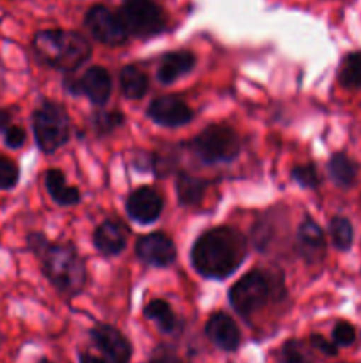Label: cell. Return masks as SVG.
Returning <instances> with one entry per match:
<instances>
[{"instance_id":"6da1fadb","label":"cell","mask_w":361,"mask_h":363,"mask_svg":"<svg viewBox=\"0 0 361 363\" xmlns=\"http://www.w3.org/2000/svg\"><path fill=\"white\" fill-rule=\"evenodd\" d=\"M246 240L230 227H218L202 234L191 250L193 268L205 279H227L246 257Z\"/></svg>"},{"instance_id":"7a4b0ae2","label":"cell","mask_w":361,"mask_h":363,"mask_svg":"<svg viewBox=\"0 0 361 363\" xmlns=\"http://www.w3.org/2000/svg\"><path fill=\"white\" fill-rule=\"evenodd\" d=\"M34 48L50 66L60 71H74L91 57V43L71 30H42L35 34Z\"/></svg>"},{"instance_id":"3957f363","label":"cell","mask_w":361,"mask_h":363,"mask_svg":"<svg viewBox=\"0 0 361 363\" xmlns=\"http://www.w3.org/2000/svg\"><path fill=\"white\" fill-rule=\"evenodd\" d=\"M50 282L62 294L74 296L85 286V266L69 245H46L39 254Z\"/></svg>"},{"instance_id":"277c9868","label":"cell","mask_w":361,"mask_h":363,"mask_svg":"<svg viewBox=\"0 0 361 363\" xmlns=\"http://www.w3.org/2000/svg\"><path fill=\"white\" fill-rule=\"evenodd\" d=\"M35 142L42 152H53L69 140V117L57 103H45L32 117Z\"/></svg>"},{"instance_id":"5b68a950","label":"cell","mask_w":361,"mask_h":363,"mask_svg":"<svg viewBox=\"0 0 361 363\" xmlns=\"http://www.w3.org/2000/svg\"><path fill=\"white\" fill-rule=\"evenodd\" d=\"M119 18L127 35L137 38H151L166 28L165 13L152 0H124Z\"/></svg>"},{"instance_id":"8992f818","label":"cell","mask_w":361,"mask_h":363,"mask_svg":"<svg viewBox=\"0 0 361 363\" xmlns=\"http://www.w3.org/2000/svg\"><path fill=\"white\" fill-rule=\"evenodd\" d=\"M273 294L271 282L262 272H250L230 289L229 300L234 311L243 318H250L260 311Z\"/></svg>"},{"instance_id":"52a82bcc","label":"cell","mask_w":361,"mask_h":363,"mask_svg":"<svg viewBox=\"0 0 361 363\" xmlns=\"http://www.w3.org/2000/svg\"><path fill=\"white\" fill-rule=\"evenodd\" d=\"M193 149L205 163L230 162L239 155V138L232 128L214 124L195 137Z\"/></svg>"},{"instance_id":"ba28073f","label":"cell","mask_w":361,"mask_h":363,"mask_svg":"<svg viewBox=\"0 0 361 363\" xmlns=\"http://www.w3.org/2000/svg\"><path fill=\"white\" fill-rule=\"evenodd\" d=\"M85 25L91 34L105 45H122L127 39V32L120 21L119 14L112 13L105 6H94L85 16Z\"/></svg>"},{"instance_id":"9c48e42d","label":"cell","mask_w":361,"mask_h":363,"mask_svg":"<svg viewBox=\"0 0 361 363\" xmlns=\"http://www.w3.org/2000/svg\"><path fill=\"white\" fill-rule=\"evenodd\" d=\"M149 117L159 126L177 128L193 119V110L177 96H159L149 106Z\"/></svg>"},{"instance_id":"30bf717a","label":"cell","mask_w":361,"mask_h":363,"mask_svg":"<svg viewBox=\"0 0 361 363\" xmlns=\"http://www.w3.org/2000/svg\"><path fill=\"white\" fill-rule=\"evenodd\" d=\"M91 335L110 363H130L133 350L130 340L119 330L110 325H98L92 328Z\"/></svg>"},{"instance_id":"8fae6325","label":"cell","mask_w":361,"mask_h":363,"mask_svg":"<svg viewBox=\"0 0 361 363\" xmlns=\"http://www.w3.org/2000/svg\"><path fill=\"white\" fill-rule=\"evenodd\" d=\"M137 255L147 264L163 268L172 264L176 259V245L166 234L152 233L138 240Z\"/></svg>"},{"instance_id":"7c38bea8","label":"cell","mask_w":361,"mask_h":363,"mask_svg":"<svg viewBox=\"0 0 361 363\" xmlns=\"http://www.w3.org/2000/svg\"><path fill=\"white\" fill-rule=\"evenodd\" d=\"M205 335L216 347L223 351H236L241 344V332L236 321L223 312H216L205 323Z\"/></svg>"},{"instance_id":"4fadbf2b","label":"cell","mask_w":361,"mask_h":363,"mask_svg":"<svg viewBox=\"0 0 361 363\" xmlns=\"http://www.w3.org/2000/svg\"><path fill=\"white\" fill-rule=\"evenodd\" d=\"M127 213L138 223H152L158 220L163 209V199L152 188H138L130 195L126 202Z\"/></svg>"},{"instance_id":"5bb4252c","label":"cell","mask_w":361,"mask_h":363,"mask_svg":"<svg viewBox=\"0 0 361 363\" xmlns=\"http://www.w3.org/2000/svg\"><path fill=\"white\" fill-rule=\"evenodd\" d=\"M78 92L87 96L96 105H105L112 92V78L110 73L101 66L88 67L84 77L78 80Z\"/></svg>"},{"instance_id":"9a60e30c","label":"cell","mask_w":361,"mask_h":363,"mask_svg":"<svg viewBox=\"0 0 361 363\" xmlns=\"http://www.w3.org/2000/svg\"><path fill=\"white\" fill-rule=\"evenodd\" d=\"M127 227L117 220H105L94 233V245L101 254L117 255L126 248Z\"/></svg>"},{"instance_id":"2e32d148","label":"cell","mask_w":361,"mask_h":363,"mask_svg":"<svg viewBox=\"0 0 361 363\" xmlns=\"http://www.w3.org/2000/svg\"><path fill=\"white\" fill-rule=\"evenodd\" d=\"M297 240H299L301 252L308 262L321 261V257L324 255L326 238L321 227L314 220L306 218L301 223L299 230H297Z\"/></svg>"},{"instance_id":"e0dca14e","label":"cell","mask_w":361,"mask_h":363,"mask_svg":"<svg viewBox=\"0 0 361 363\" xmlns=\"http://www.w3.org/2000/svg\"><path fill=\"white\" fill-rule=\"evenodd\" d=\"M195 62H197V59H195L193 53L190 52L166 53V55L163 57L161 64H159L158 80L166 85L173 84L177 78L190 73V71L195 67Z\"/></svg>"},{"instance_id":"ac0fdd59","label":"cell","mask_w":361,"mask_h":363,"mask_svg":"<svg viewBox=\"0 0 361 363\" xmlns=\"http://www.w3.org/2000/svg\"><path fill=\"white\" fill-rule=\"evenodd\" d=\"M45 183L50 195H52V199L57 204L74 206L80 202V191H78V188L67 186L66 179H64V174L60 170H48L45 177Z\"/></svg>"},{"instance_id":"d6986e66","label":"cell","mask_w":361,"mask_h":363,"mask_svg":"<svg viewBox=\"0 0 361 363\" xmlns=\"http://www.w3.org/2000/svg\"><path fill=\"white\" fill-rule=\"evenodd\" d=\"M328 170L331 179L335 181L338 186L349 188L356 183L360 167H357V163L354 162V160H350L347 155L336 152V155H333L331 160H329Z\"/></svg>"},{"instance_id":"ffe728a7","label":"cell","mask_w":361,"mask_h":363,"mask_svg":"<svg viewBox=\"0 0 361 363\" xmlns=\"http://www.w3.org/2000/svg\"><path fill=\"white\" fill-rule=\"evenodd\" d=\"M120 89L130 99L144 98L149 89V80L137 66H126L120 71Z\"/></svg>"},{"instance_id":"44dd1931","label":"cell","mask_w":361,"mask_h":363,"mask_svg":"<svg viewBox=\"0 0 361 363\" xmlns=\"http://www.w3.org/2000/svg\"><path fill=\"white\" fill-rule=\"evenodd\" d=\"M207 181L198 179L190 174H180L177 179V197L183 206H195L202 201Z\"/></svg>"},{"instance_id":"7402d4cb","label":"cell","mask_w":361,"mask_h":363,"mask_svg":"<svg viewBox=\"0 0 361 363\" xmlns=\"http://www.w3.org/2000/svg\"><path fill=\"white\" fill-rule=\"evenodd\" d=\"M145 318L154 321L159 326V330L165 333H170L176 330L177 319L170 305L163 300H152L151 303L145 307Z\"/></svg>"},{"instance_id":"603a6c76","label":"cell","mask_w":361,"mask_h":363,"mask_svg":"<svg viewBox=\"0 0 361 363\" xmlns=\"http://www.w3.org/2000/svg\"><path fill=\"white\" fill-rule=\"evenodd\" d=\"M329 234H331V241L336 250H350V247L354 243V227L349 218H345V216H335L331 220V223H329Z\"/></svg>"},{"instance_id":"cb8c5ba5","label":"cell","mask_w":361,"mask_h":363,"mask_svg":"<svg viewBox=\"0 0 361 363\" xmlns=\"http://www.w3.org/2000/svg\"><path fill=\"white\" fill-rule=\"evenodd\" d=\"M338 82L345 89L361 87V52H353L345 55L338 71Z\"/></svg>"},{"instance_id":"d4e9b609","label":"cell","mask_w":361,"mask_h":363,"mask_svg":"<svg viewBox=\"0 0 361 363\" xmlns=\"http://www.w3.org/2000/svg\"><path fill=\"white\" fill-rule=\"evenodd\" d=\"M280 362L282 363H315L310 351L306 350L301 340H287L280 351Z\"/></svg>"},{"instance_id":"484cf974","label":"cell","mask_w":361,"mask_h":363,"mask_svg":"<svg viewBox=\"0 0 361 363\" xmlns=\"http://www.w3.org/2000/svg\"><path fill=\"white\" fill-rule=\"evenodd\" d=\"M18 177H20V170L16 163L0 156V190H11L16 186Z\"/></svg>"},{"instance_id":"4316f807","label":"cell","mask_w":361,"mask_h":363,"mask_svg":"<svg viewBox=\"0 0 361 363\" xmlns=\"http://www.w3.org/2000/svg\"><path fill=\"white\" fill-rule=\"evenodd\" d=\"M333 342L338 347H349L356 342V328L350 323L340 321L333 328Z\"/></svg>"},{"instance_id":"83f0119b","label":"cell","mask_w":361,"mask_h":363,"mask_svg":"<svg viewBox=\"0 0 361 363\" xmlns=\"http://www.w3.org/2000/svg\"><path fill=\"white\" fill-rule=\"evenodd\" d=\"M124 123L122 113L119 112H101L94 117V128L99 135H106Z\"/></svg>"},{"instance_id":"f1b7e54d","label":"cell","mask_w":361,"mask_h":363,"mask_svg":"<svg viewBox=\"0 0 361 363\" xmlns=\"http://www.w3.org/2000/svg\"><path fill=\"white\" fill-rule=\"evenodd\" d=\"M292 179L304 188L319 186V174L314 165H299L292 170Z\"/></svg>"},{"instance_id":"f546056e","label":"cell","mask_w":361,"mask_h":363,"mask_svg":"<svg viewBox=\"0 0 361 363\" xmlns=\"http://www.w3.org/2000/svg\"><path fill=\"white\" fill-rule=\"evenodd\" d=\"M149 363H183L179 354L168 346H158L152 353L151 362Z\"/></svg>"},{"instance_id":"4dcf8cb0","label":"cell","mask_w":361,"mask_h":363,"mask_svg":"<svg viewBox=\"0 0 361 363\" xmlns=\"http://www.w3.org/2000/svg\"><path fill=\"white\" fill-rule=\"evenodd\" d=\"M310 346L315 347L317 351H321V353L328 354V357H336V354H338V346H336L335 342H328V340L321 335H311Z\"/></svg>"},{"instance_id":"1f68e13d","label":"cell","mask_w":361,"mask_h":363,"mask_svg":"<svg viewBox=\"0 0 361 363\" xmlns=\"http://www.w3.org/2000/svg\"><path fill=\"white\" fill-rule=\"evenodd\" d=\"M4 135H6L7 147L18 149L25 144V131L20 126H9Z\"/></svg>"},{"instance_id":"d6a6232c","label":"cell","mask_w":361,"mask_h":363,"mask_svg":"<svg viewBox=\"0 0 361 363\" xmlns=\"http://www.w3.org/2000/svg\"><path fill=\"white\" fill-rule=\"evenodd\" d=\"M46 245H48V241H46L45 236H41V234H30V236H28V247H30L38 255L45 250Z\"/></svg>"},{"instance_id":"836d02e7","label":"cell","mask_w":361,"mask_h":363,"mask_svg":"<svg viewBox=\"0 0 361 363\" xmlns=\"http://www.w3.org/2000/svg\"><path fill=\"white\" fill-rule=\"evenodd\" d=\"M11 121H13V113L9 110L0 108V133H6L7 128L11 126Z\"/></svg>"},{"instance_id":"e575fe53","label":"cell","mask_w":361,"mask_h":363,"mask_svg":"<svg viewBox=\"0 0 361 363\" xmlns=\"http://www.w3.org/2000/svg\"><path fill=\"white\" fill-rule=\"evenodd\" d=\"M80 363H106V362L101 360V358H98V357H92V354H81Z\"/></svg>"},{"instance_id":"d590c367","label":"cell","mask_w":361,"mask_h":363,"mask_svg":"<svg viewBox=\"0 0 361 363\" xmlns=\"http://www.w3.org/2000/svg\"><path fill=\"white\" fill-rule=\"evenodd\" d=\"M39 363H53V362H50L48 358H42V360H39Z\"/></svg>"}]
</instances>
